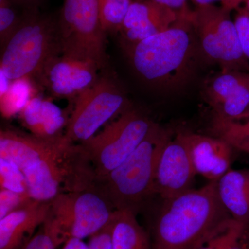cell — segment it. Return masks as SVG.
<instances>
[{
    "label": "cell",
    "instance_id": "603a6c76",
    "mask_svg": "<svg viewBox=\"0 0 249 249\" xmlns=\"http://www.w3.org/2000/svg\"><path fill=\"white\" fill-rule=\"evenodd\" d=\"M134 0H99L100 18L105 32H119Z\"/></svg>",
    "mask_w": 249,
    "mask_h": 249
},
{
    "label": "cell",
    "instance_id": "6da1fadb",
    "mask_svg": "<svg viewBox=\"0 0 249 249\" xmlns=\"http://www.w3.org/2000/svg\"><path fill=\"white\" fill-rule=\"evenodd\" d=\"M187 11L163 32L121 47L132 70L157 91L175 93L186 88L204 58Z\"/></svg>",
    "mask_w": 249,
    "mask_h": 249
},
{
    "label": "cell",
    "instance_id": "4316f807",
    "mask_svg": "<svg viewBox=\"0 0 249 249\" xmlns=\"http://www.w3.org/2000/svg\"><path fill=\"white\" fill-rule=\"evenodd\" d=\"M34 200L29 195L16 193L9 190L0 191V219Z\"/></svg>",
    "mask_w": 249,
    "mask_h": 249
},
{
    "label": "cell",
    "instance_id": "8d00e7d4",
    "mask_svg": "<svg viewBox=\"0 0 249 249\" xmlns=\"http://www.w3.org/2000/svg\"><path fill=\"white\" fill-rule=\"evenodd\" d=\"M248 119H249V109L240 121L248 120Z\"/></svg>",
    "mask_w": 249,
    "mask_h": 249
},
{
    "label": "cell",
    "instance_id": "5b68a950",
    "mask_svg": "<svg viewBox=\"0 0 249 249\" xmlns=\"http://www.w3.org/2000/svg\"><path fill=\"white\" fill-rule=\"evenodd\" d=\"M22 171L29 196L49 202L59 195L96 187V176L81 144L65 135L50 152Z\"/></svg>",
    "mask_w": 249,
    "mask_h": 249
},
{
    "label": "cell",
    "instance_id": "9c48e42d",
    "mask_svg": "<svg viewBox=\"0 0 249 249\" xmlns=\"http://www.w3.org/2000/svg\"><path fill=\"white\" fill-rule=\"evenodd\" d=\"M229 11L225 6H198L190 18L203 58L217 64L222 71H247L249 61Z\"/></svg>",
    "mask_w": 249,
    "mask_h": 249
},
{
    "label": "cell",
    "instance_id": "cb8c5ba5",
    "mask_svg": "<svg viewBox=\"0 0 249 249\" xmlns=\"http://www.w3.org/2000/svg\"><path fill=\"white\" fill-rule=\"evenodd\" d=\"M0 186L1 189L29 195L22 170L13 162L3 159H0Z\"/></svg>",
    "mask_w": 249,
    "mask_h": 249
},
{
    "label": "cell",
    "instance_id": "44dd1931",
    "mask_svg": "<svg viewBox=\"0 0 249 249\" xmlns=\"http://www.w3.org/2000/svg\"><path fill=\"white\" fill-rule=\"evenodd\" d=\"M211 131L214 137L227 142L234 150L249 153V119L231 120L213 113Z\"/></svg>",
    "mask_w": 249,
    "mask_h": 249
},
{
    "label": "cell",
    "instance_id": "d4e9b609",
    "mask_svg": "<svg viewBox=\"0 0 249 249\" xmlns=\"http://www.w3.org/2000/svg\"><path fill=\"white\" fill-rule=\"evenodd\" d=\"M14 0H0V43L1 47L14 34L22 19Z\"/></svg>",
    "mask_w": 249,
    "mask_h": 249
},
{
    "label": "cell",
    "instance_id": "d590c367",
    "mask_svg": "<svg viewBox=\"0 0 249 249\" xmlns=\"http://www.w3.org/2000/svg\"><path fill=\"white\" fill-rule=\"evenodd\" d=\"M198 6H204V5H211L215 1H219V0H193ZM225 1V0H224ZM227 1V0H226Z\"/></svg>",
    "mask_w": 249,
    "mask_h": 249
},
{
    "label": "cell",
    "instance_id": "836d02e7",
    "mask_svg": "<svg viewBox=\"0 0 249 249\" xmlns=\"http://www.w3.org/2000/svg\"><path fill=\"white\" fill-rule=\"evenodd\" d=\"M18 6H22L26 9H36L42 0H14Z\"/></svg>",
    "mask_w": 249,
    "mask_h": 249
},
{
    "label": "cell",
    "instance_id": "ffe728a7",
    "mask_svg": "<svg viewBox=\"0 0 249 249\" xmlns=\"http://www.w3.org/2000/svg\"><path fill=\"white\" fill-rule=\"evenodd\" d=\"M112 249H152L151 237L130 210H116L108 224Z\"/></svg>",
    "mask_w": 249,
    "mask_h": 249
},
{
    "label": "cell",
    "instance_id": "1f68e13d",
    "mask_svg": "<svg viewBox=\"0 0 249 249\" xmlns=\"http://www.w3.org/2000/svg\"><path fill=\"white\" fill-rule=\"evenodd\" d=\"M150 1H155L157 4L168 6V7L175 10V11H179V12L186 11L184 9L185 6H186V0H150Z\"/></svg>",
    "mask_w": 249,
    "mask_h": 249
},
{
    "label": "cell",
    "instance_id": "d6986e66",
    "mask_svg": "<svg viewBox=\"0 0 249 249\" xmlns=\"http://www.w3.org/2000/svg\"><path fill=\"white\" fill-rule=\"evenodd\" d=\"M217 193L232 219L249 225V169L229 170L218 180Z\"/></svg>",
    "mask_w": 249,
    "mask_h": 249
},
{
    "label": "cell",
    "instance_id": "277c9868",
    "mask_svg": "<svg viewBox=\"0 0 249 249\" xmlns=\"http://www.w3.org/2000/svg\"><path fill=\"white\" fill-rule=\"evenodd\" d=\"M1 49L0 72L11 81L35 80L48 60L62 53L58 19L40 14L37 8L26 9Z\"/></svg>",
    "mask_w": 249,
    "mask_h": 249
},
{
    "label": "cell",
    "instance_id": "f546056e",
    "mask_svg": "<svg viewBox=\"0 0 249 249\" xmlns=\"http://www.w3.org/2000/svg\"><path fill=\"white\" fill-rule=\"evenodd\" d=\"M88 245L89 249H112L108 225L89 237Z\"/></svg>",
    "mask_w": 249,
    "mask_h": 249
},
{
    "label": "cell",
    "instance_id": "d6a6232c",
    "mask_svg": "<svg viewBox=\"0 0 249 249\" xmlns=\"http://www.w3.org/2000/svg\"><path fill=\"white\" fill-rule=\"evenodd\" d=\"M61 249H89L88 244L80 239L71 238L62 245Z\"/></svg>",
    "mask_w": 249,
    "mask_h": 249
},
{
    "label": "cell",
    "instance_id": "e575fe53",
    "mask_svg": "<svg viewBox=\"0 0 249 249\" xmlns=\"http://www.w3.org/2000/svg\"><path fill=\"white\" fill-rule=\"evenodd\" d=\"M242 1H245L246 4H247V9L249 11V0H228L227 2V7L231 9L232 7L240 4Z\"/></svg>",
    "mask_w": 249,
    "mask_h": 249
},
{
    "label": "cell",
    "instance_id": "4fadbf2b",
    "mask_svg": "<svg viewBox=\"0 0 249 249\" xmlns=\"http://www.w3.org/2000/svg\"><path fill=\"white\" fill-rule=\"evenodd\" d=\"M182 12L150 0H134L118 32L121 47L137 43L167 30L178 22Z\"/></svg>",
    "mask_w": 249,
    "mask_h": 249
},
{
    "label": "cell",
    "instance_id": "83f0119b",
    "mask_svg": "<svg viewBox=\"0 0 249 249\" xmlns=\"http://www.w3.org/2000/svg\"><path fill=\"white\" fill-rule=\"evenodd\" d=\"M58 247L55 237L45 222L21 249H56Z\"/></svg>",
    "mask_w": 249,
    "mask_h": 249
},
{
    "label": "cell",
    "instance_id": "7402d4cb",
    "mask_svg": "<svg viewBox=\"0 0 249 249\" xmlns=\"http://www.w3.org/2000/svg\"><path fill=\"white\" fill-rule=\"evenodd\" d=\"M31 78H22L11 82L9 89L1 98V111L4 117L10 118L19 114L31 98L34 93Z\"/></svg>",
    "mask_w": 249,
    "mask_h": 249
},
{
    "label": "cell",
    "instance_id": "e0dca14e",
    "mask_svg": "<svg viewBox=\"0 0 249 249\" xmlns=\"http://www.w3.org/2000/svg\"><path fill=\"white\" fill-rule=\"evenodd\" d=\"M63 136L46 139L14 129H1L0 159L13 162L21 170H24L50 152Z\"/></svg>",
    "mask_w": 249,
    "mask_h": 249
},
{
    "label": "cell",
    "instance_id": "2e32d148",
    "mask_svg": "<svg viewBox=\"0 0 249 249\" xmlns=\"http://www.w3.org/2000/svg\"><path fill=\"white\" fill-rule=\"evenodd\" d=\"M51 201L33 200L0 219V249H21L48 217Z\"/></svg>",
    "mask_w": 249,
    "mask_h": 249
},
{
    "label": "cell",
    "instance_id": "4dcf8cb0",
    "mask_svg": "<svg viewBox=\"0 0 249 249\" xmlns=\"http://www.w3.org/2000/svg\"><path fill=\"white\" fill-rule=\"evenodd\" d=\"M225 249H249V227L246 228Z\"/></svg>",
    "mask_w": 249,
    "mask_h": 249
},
{
    "label": "cell",
    "instance_id": "9a60e30c",
    "mask_svg": "<svg viewBox=\"0 0 249 249\" xmlns=\"http://www.w3.org/2000/svg\"><path fill=\"white\" fill-rule=\"evenodd\" d=\"M188 147L196 175L218 181L230 170L233 148L217 137L180 132Z\"/></svg>",
    "mask_w": 249,
    "mask_h": 249
},
{
    "label": "cell",
    "instance_id": "ba28073f",
    "mask_svg": "<svg viewBox=\"0 0 249 249\" xmlns=\"http://www.w3.org/2000/svg\"><path fill=\"white\" fill-rule=\"evenodd\" d=\"M154 123L140 111L129 107L102 132L80 143L92 165L96 179L122 163L144 140Z\"/></svg>",
    "mask_w": 249,
    "mask_h": 249
},
{
    "label": "cell",
    "instance_id": "30bf717a",
    "mask_svg": "<svg viewBox=\"0 0 249 249\" xmlns=\"http://www.w3.org/2000/svg\"><path fill=\"white\" fill-rule=\"evenodd\" d=\"M73 104L65 136L75 143L89 140L103 124L130 107L124 89L107 76H100Z\"/></svg>",
    "mask_w": 249,
    "mask_h": 249
},
{
    "label": "cell",
    "instance_id": "f1b7e54d",
    "mask_svg": "<svg viewBox=\"0 0 249 249\" xmlns=\"http://www.w3.org/2000/svg\"><path fill=\"white\" fill-rule=\"evenodd\" d=\"M234 22L242 51L249 61V16L247 14L239 15Z\"/></svg>",
    "mask_w": 249,
    "mask_h": 249
},
{
    "label": "cell",
    "instance_id": "5bb4252c",
    "mask_svg": "<svg viewBox=\"0 0 249 249\" xmlns=\"http://www.w3.org/2000/svg\"><path fill=\"white\" fill-rule=\"evenodd\" d=\"M206 96L214 114L241 120L249 109V73L222 71L209 83Z\"/></svg>",
    "mask_w": 249,
    "mask_h": 249
},
{
    "label": "cell",
    "instance_id": "3957f363",
    "mask_svg": "<svg viewBox=\"0 0 249 249\" xmlns=\"http://www.w3.org/2000/svg\"><path fill=\"white\" fill-rule=\"evenodd\" d=\"M172 137L154 123L145 138L117 168L96 179V187L115 210L137 211L153 194L156 167L162 149Z\"/></svg>",
    "mask_w": 249,
    "mask_h": 249
},
{
    "label": "cell",
    "instance_id": "484cf974",
    "mask_svg": "<svg viewBox=\"0 0 249 249\" xmlns=\"http://www.w3.org/2000/svg\"><path fill=\"white\" fill-rule=\"evenodd\" d=\"M249 226L236 222L232 219L226 229L213 236L196 249H225Z\"/></svg>",
    "mask_w": 249,
    "mask_h": 249
},
{
    "label": "cell",
    "instance_id": "ac0fdd59",
    "mask_svg": "<svg viewBox=\"0 0 249 249\" xmlns=\"http://www.w3.org/2000/svg\"><path fill=\"white\" fill-rule=\"evenodd\" d=\"M24 127L37 137L54 139L62 137L69 119L65 111L51 100L34 96L19 113Z\"/></svg>",
    "mask_w": 249,
    "mask_h": 249
},
{
    "label": "cell",
    "instance_id": "8992f818",
    "mask_svg": "<svg viewBox=\"0 0 249 249\" xmlns=\"http://www.w3.org/2000/svg\"><path fill=\"white\" fill-rule=\"evenodd\" d=\"M115 209L96 187L59 195L51 201L45 224L58 246L83 240L107 227Z\"/></svg>",
    "mask_w": 249,
    "mask_h": 249
},
{
    "label": "cell",
    "instance_id": "7c38bea8",
    "mask_svg": "<svg viewBox=\"0 0 249 249\" xmlns=\"http://www.w3.org/2000/svg\"><path fill=\"white\" fill-rule=\"evenodd\" d=\"M196 175L188 147L178 133L165 142L156 167L153 194L168 200L192 189Z\"/></svg>",
    "mask_w": 249,
    "mask_h": 249
},
{
    "label": "cell",
    "instance_id": "52a82bcc",
    "mask_svg": "<svg viewBox=\"0 0 249 249\" xmlns=\"http://www.w3.org/2000/svg\"><path fill=\"white\" fill-rule=\"evenodd\" d=\"M58 24L62 54L92 62L100 70L107 65L99 0H64Z\"/></svg>",
    "mask_w": 249,
    "mask_h": 249
},
{
    "label": "cell",
    "instance_id": "8fae6325",
    "mask_svg": "<svg viewBox=\"0 0 249 249\" xmlns=\"http://www.w3.org/2000/svg\"><path fill=\"white\" fill-rule=\"evenodd\" d=\"M100 68L92 62L59 54L48 60L35 80L54 98L74 102L96 83Z\"/></svg>",
    "mask_w": 249,
    "mask_h": 249
},
{
    "label": "cell",
    "instance_id": "7a4b0ae2",
    "mask_svg": "<svg viewBox=\"0 0 249 249\" xmlns=\"http://www.w3.org/2000/svg\"><path fill=\"white\" fill-rule=\"evenodd\" d=\"M232 217L217 193V181L163 201L152 227V249H196L224 230Z\"/></svg>",
    "mask_w": 249,
    "mask_h": 249
}]
</instances>
